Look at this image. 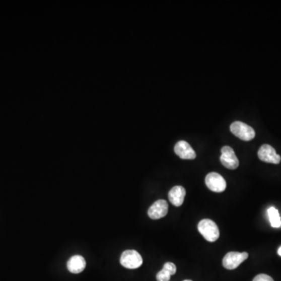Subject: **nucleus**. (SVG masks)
Segmentation results:
<instances>
[{"label":"nucleus","mask_w":281,"mask_h":281,"mask_svg":"<svg viewBox=\"0 0 281 281\" xmlns=\"http://www.w3.org/2000/svg\"><path fill=\"white\" fill-rule=\"evenodd\" d=\"M168 204L165 200L160 199L155 201L148 210V215L153 220H159L167 216L168 213Z\"/></svg>","instance_id":"nucleus-8"},{"label":"nucleus","mask_w":281,"mask_h":281,"mask_svg":"<svg viewBox=\"0 0 281 281\" xmlns=\"http://www.w3.org/2000/svg\"><path fill=\"white\" fill-rule=\"evenodd\" d=\"M185 194V189L182 186H175L169 192V200L175 206H181L184 203Z\"/></svg>","instance_id":"nucleus-10"},{"label":"nucleus","mask_w":281,"mask_h":281,"mask_svg":"<svg viewBox=\"0 0 281 281\" xmlns=\"http://www.w3.org/2000/svg\"><path fill=\"white\" fill-rule=\"evenodd\" d=\"M278 255L281 257V246L279 247V249H278Z\"/></svg>","instance_id":"nucleus-16"},{"label":"nucleus","mask_w":281,"mask_h":281,"mask_svg":"<svg viewBox=\"0 0 281 281\" xmlns=\"http://www.w3.org/2000/svg\"><path fill=\"white\" fill-rule=\"evenodd\" d=\"M253 281H274L271 276L266 274L257 275L253 279Z\"/></svg>","instance_id":"nucleus-15"},{"label":"nucleus","mask_w":281,"mask_h":281,"mask_svg":"<svg viewBox=\"0 0 281 281\" xmlns=\"http://www.w3.org/2000/svg\"><path fill=\"white\" fill-rule=\"evenodd\" d=\"M184 281H192V280H191V279H185V280Z\"/></svg>","instance_id":"nucleus-17"},{"label":"nucleus","mask_w":281,"mask_h":281,"mask_svg":"<svg viewBox=\"0 0 281 281\" xmlns=\"http://www.w3.org/2000/svg\"><path fill=\"white\" fill-rule=\"evenodd\" d=\"M86 267V262L82 255L72 256L67 262V269L72 273H80Z\"/></svg>","instance_id":"nucleus-11"},{"label":"nucleus","mask_w":281,"mask_h":281,"mask_svg":"<svg viewBox=\"0 0 281 281\" xmlns=\"http://www.w3.org/2000/svg\"><path fill=\"white\" fill-rule=\"evenodd\" d=\"M120 264L127 269H137L143 265V257L135 250H127L120 256Z\"/></svg>","instance_id":"nucleus-3"},{"label":"nucleus","mask_w":281,"mask_h":281,"mask_svg":"<svg viewBox=\"0 0 281 281\" xmlns=\"http://www.w3.org/2000/svg\"><path fill=\"white\" fill-rule=\"evenodd\" d=\"M258 156L259 160L265 163L278 164L281 161L280 156H279L276 153V150L269 145H263L261 146L258 152Z\"/></svg>","instance_id":"nucleus-7"},{"label":"nucleus","mask_w":281,"mask_h":281,"mask_svg":"<svg viewBox=\"0 0 281 281\" xmlns=\"http://www.w3.org/2000/svg\"><path fill=\"white\" fill-rule=\"evenodd\" d=\"M198 230L204 238L209 242H214L220 238V231L217 224L208 219L200 221Z\"/></svg>","instance_id":"nucleus-1"},{"label":"nucleus","mask_w":281,"mask_h":281,"mask_svg":"<svg viewBox=\"0 0 281 281\" xmlns=\"http://www.w3.org/2000/svg\"><path fill=\"white\" fill-rule=\"evenodd\" d=\"M231 131L238 138L245 142L252 140L255 137V132L252 127L241 121H235L231 123Z\"/></svg>","instance_id":"nucleus-2"},{"label":"nucleus","mask_w":281,"mask_h":281,"mask_svg":"<svg viewBox=\"0 0 281 281\" xmlns=\"http://www.w3.org/2000/svg\"><path fill=\"white\" fill-rule=\"evenodd\" d=\"M221 161L226 168L235 170L239 166V160L234 150L230 146H224L221 150Z\"/></svg>","instance_id":"nucleus-6"},{"label":"nucleus","mask_w":281,"mask_h":281,"mask_svg":"<svg viewBox=\"0 0 281 281\" xmlns=\"http://www.w3.org/2000/svg\"><path fill=\"white\" fill-rule=\"evenodd\" d=\"M163 269H166L170 272V275H174L177 272V267H176L175 264L173 262H166L163 265Z\"/></svg>","instance_id":"nucleus-14"},{"label":"nucleus","mask_w":281,"mask_h":281,"mask_svg":"<svg viewBox=\"0 0 281 281\" xmlns=\"http://www.w3.org/2000/svg\"><path fill=\"white\" fill-rule=\"evenodd\" d=\"M174 152L182 160H194L196 157V153L185 140L178 142L174 146Z\"/></svg>","instance_id":"nucleus-9"},{"label":"nucleus","mask_w":281,"mask_h":281,"mask_svg":"<svg viewBox=\"0 0 281 281\" xmlns=\"http://www.w3.org/2000/svg\"><path fill=\"white\" fill-rule=\"evenodd\" d=\"M247 252H228L223 259V265L227 269H234L238 268L244 261L248 259Z\"/></svg>","instance_id":"nucleus-5"},{"label":"nucleus","mask_w":281,"mask_h":281,"mask_svg":"<svg viewBox=\"0 0 281 281\" xmlns=\"http://www.w3.org/2000/svg\"><path fill=\"white\" fill-rule=\"evenodd\" d=\"M205 184L208 189L214 192L221 193L225 191L227 188V182L225 179L215 172H212L207 174L205 177Z\"/></svg>","instance_id":"nucleus-4"},{"label":"nucleus","mask_w":281,"mask_h":281,"mask_svg":"<svg viewBox=\"0 0 281 281\" xmlns=\"http://www.w3.org/2000/svg\"><path fill=\"white\" fill-rule=\"evenodd\" d=\"M268 215H269V222L272 228H280L281 219L278 210L274 207H270L268 209Z\"/></svg>","instance_id":"nucleus-12"},{"label":"nucleus","mask_w":281,"mask_h":281,"mask_svg":"<svg viewBox=\"0 0 281 281\" xmlns=\"http://www.w3.org/2000/svg\"><path fill=\"white\" fill-rule=\"evenodd\" d=\"M170 276H171V275L168 271L162 269V270H160L156 275V279H157V281H169Z\"/></svg>","instance_id":"nucleus-13"}]
</instances>
